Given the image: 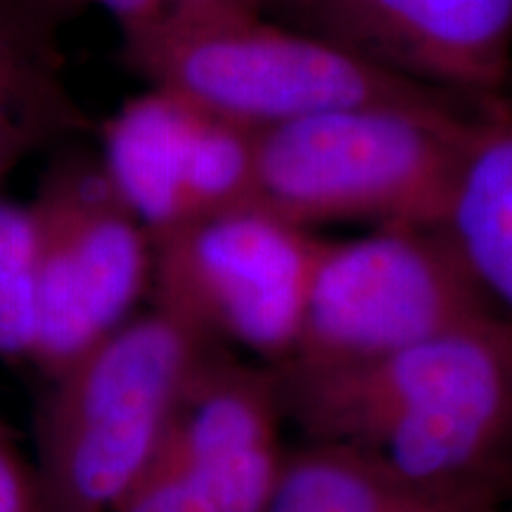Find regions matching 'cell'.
<instances>
[{"label": "cell", "mask_w": 512, "mask_h": 512, "mask_svg": "<svg viewBox=\"0 0 512 512\" xmlns=\"http://www.w3.org/2000/svg\"><path fill=\"white\" fill-rule=\"evenodd\" d=\"M285 422L432 491H496L512 475V318L470 320L394 354L273 366Z\"/></svg>", "instance_id": "cell-1"}, {"label": "cell", "mask_w": 512, "mask_h": 512, "mask_svg": "<svg viewBox=\"0 0 512 512\" xmlns=\"http://www.w3.org/2000/svg\"><path fill=\"white\" fill-rule=\"evenodd\" d=\"M477 112L373 102L256 131V202L323 223L444 226Z\"/></svg>", "instance_id": "cell-2"}, {"label": "cell", "mask_w": 512, "mask_h": 512, "mask_svg": "<svg viewBox=\"0 0 512 512\" xmlns=\"http://www.w3.org/2000/svg\"><path fill=\"white\" fill-rule=\"evenodd\" d=\"M211 347L152 306L50 377L34 460L46 512H114L164 451Z\"/></svg>", "instance_id": "cell-3"}, {"label": "cell", "mask_w": 512, "mask_h": 512, "mask_svg": "<svg viewBox=\"0 0 512 512\" xmlns=\"http://www.w3.org/2000/svg\"><path fill=\"white\" fill-rule=\"evenodd\" d=\"M124 55L150 88L252 131L373 102H460L456 95L380 72L264 12H166L152 27L124 38Z\"/></svg>", "instance_id": "cell-4"}, {"label": "cell", "mask_w": 512, "mask_h": 512, "mask_svg": "<svg viewBox=\"0 0 512 512\" xmlns=\"http://www.w3.org/2000/svg\"><path fill=\"white\" fill-rule=\"evenodd\" d=\"M501 313L446 226H382L325 240L294 354L283 363L344 366L387 356Z\"/></svg>", "instance_id": "cell-5"}, {"label": "cell", "mask_w": 512, "mask_h": 512, "mask_svg": "<svg viewBox=\"0 0 512 512\" xmlns=\"http://www.w3.org/2000/svg\"><path fill=\"white\" fill-rule=\"evenodd\" d=\"M323 245L261 204L185 223L152 238V306L211 344L280 366L297 347Z\"/></svg>", "instance_id": "cell-6"}, {"label": "cell", "mask_w": 512, "mask_h": 512, "mask_svg": "<svg viewBox=\"0 0 512 512\" xmlns=\"http://www.w3.org/2000/svg\"><path fill=\"white\" fill-rule=\"evenodd\" d=\"M38 233L36 342L48 377L136 316L152 290V235L112 188L102 162L72 159L31 204Z\"/></svg>", "instance_id": "cell-7"}, {"label": "cell", "mask_w": 512, "mask_h": 512, "mask_svg": "<svg viewBox=\"0 0 512 512\" xmlns=\"http://www.w3.org/2000/svg\"><path fill=\"white\" fill-rule=\"evenodd\" d=\"M266 15L456 98L494 100L512 74V0H268Z\"/></svg>", "instance_id": "cell-8"}, {"label": "cell", "mask_w": 512, "mask_h": 512, "mask_svg": "<svg viewBox=\"0 0 512 512\" xmlns=\"http://www.w3.org/2000/svg\"><path fill=\"white\" fill-rule=\"evenodd\" d=\"M102 169L155 238L256 202V131L169 91L128 100L102 128Z\"/></svg>", "instance_id": "cell-9"}, {"label": "cell", "mask_w": 512, "mask_h": 512, "mask_svg": "<svg viewBox=\"0 0 512 512\" xmlns=\"http://www.w3.org/2000/svg\"><path fill=\"white\" fill-rule=\"evenodd\" d=\"M283 422L273 370L214 344L166 441L190 512H266L287 458Z\"/></svg>", "instance_id": "cell-10"}, {"label": "cell", "mask_w": 512, "mask_h": 512, "mask_svg": "<svg viewBox=\"0 0 512 512\" xmlns=\"http://www.w3.org/2000/svg\"><path fill=\"white\" fill-rule=\"evenodd\" d=\"M444 226L498 311L512 318V110L498 98L472 121Z\"/></svg>", "instance_id": "cell-11"}, {"label": "cell", "mask_w": 512, "mask_h": 512, "mask_svg": "<svg viewBox=\"0 0 512 512\" xmlns=\"http://www.w3.org/2000/svg\"><path fill=\"white\" fill-rule=\"evenodd\" d=\"M501 489H422L349 448L304 441L297 451H287L266 512H484Z\"/></svg>", "instance_id": "cell-12"}, {"label": "cell", "mask_w": 512, "mask_h": 512, "mask_svg": "<svg viewBox=\"0 0 512 512\" xmlns=\"http://www.w3.org/2000/svg\"><path fill=\"white\" fill-rule=\"evenodd\" d=\"M79 119L36 12L27 0H0V183Z\"/></svg>", "instance_id": "cell-13"}, {"label": "cell", "mask_w": 512, "mask_h": 512, "mask_svg": "<svg viewBox=\"0 0 512 512\" xmlns=\"http://www.w3.org/2000/svg\"><path fill=\"white\" fill-rule=\"evenodd\" d=\"M38 233L34 211L0 197V358L31 361L36 342Z\"/></svg>", "instance_id": "cell-14"}, {"label": "cell", "mask_w": 512, "mask_h": 512, "mask_svg": "<svg viewBox=\"0 0 512 512\" xmlns=\"http://www.w3.org/2000/svg\"><path fill=\"white\" fill-rule=\"evenodd\" d=\"M0 512H46L36 470L0 418Z\"/></svg>", "instance_id": "cell-15"}, {"label": "cell", "mask_w": 512, "mask_h": 512, "mask_svg": "<svg viewBox=\"0 0 512 512\" xmlns=\"http://www.w3.org/2000/svg\"><path fill=\"white\" fill-rule=\"evenodd\" d=\"M88 3L98 5L100 10L117 19L124 38L152 27L166 15L164 0H88Z\"/></svg>", "instance_id": "cell-16"}, {"label": "cell", "mask_w": 512, "mask_h": 512, "mask_svg": "<svg viewBox=\"0 0 512 512\" xmlns=\"http://www.w3.org/2000/svg\"><path fill=\"white\" fill-rule=\"evenodd\" d=\"M166 12L188 17L242 15V12H264L268 0H164Z\"/></svg>", "instance_id": "cell-17"}, {"label": "cell", "mask_w": 512, "mask_h": 512, "mask_svg": "<svg viewBox=\"0 0 512 512\" xmlns=\"http://www.w3.org/2000/svg\"><path fill=\"white\" fill-rule=\"evenodd\" d=\"M484 512H512V475L508 477V482L503 484V489L498 491V496L486 505Z\"/></svg>", "instance_id": "cell-18"}]
</instances>
